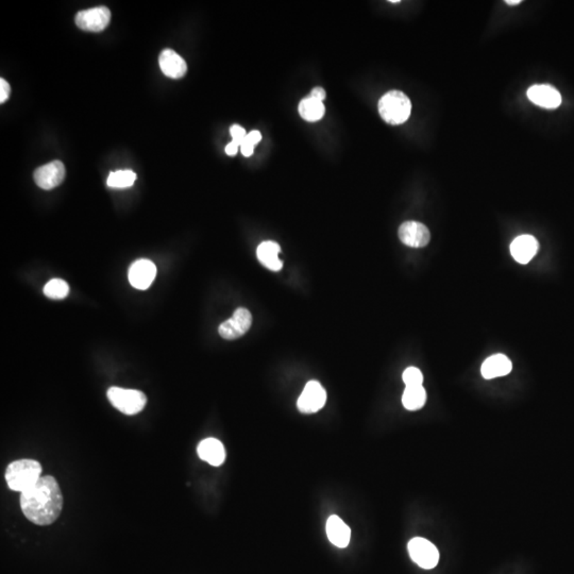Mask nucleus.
<instances>
[{"mask_svg":"<svg viewBox=\"0 0 574 574\" xmlns=\"http://www.w3.org/2000/svg\"><path fill=\"white\" fill-rule=\"evenodd\" d=\"M252 325V315L247 309L240 307L233 313V316L220 325L218 332L222 338L233 341L240 338L249 331Z\"/></svg>","mask_w":574,"mask_h":574,"instance_id":"0eeeda50","label":"nucleus"},{"mask_svg":"<svg viewBox=\"0 0 574 574\" xmlns=\"http://www.w3.org/2000/svg\"><path fill=\"white\" fill-rule=\"evenodd\" d=\"M311 97L319 100V102H323L325 98V90L323 88H319V86L314 88L311 92Z\"/></svg>","mask_w":574,"mask_h":574,"instance_id":"bb28decb","label":"nucleus"},{"mask_svg":"<svg viewBox=\"0 0 574 574\" xmlns=\"http://www.w3.org/2000/svg\"><path fill=\"white\" fill-rule=\"evenodd\" d=\"M281 251L279 244L275 242H262L256 250V256H258V261L262 265L265 266L268 269L272 271H279L282 269L281 260L279 258V253Z\"/></svg>","mask_w":574,"mask_h":574,"instance_id":"a211bd4d","label":"nucleus"},{"mask_svg":"<svg viewBox=\"0 0 574 574\" xmlns=\"http://www.w3.org/2000/svg\"><path fill=\"white\" fill-rule=\"evenodd\" d=\"M240 147V144L236 143V142L232 141L230 144H228L226 147V153L228 155H236L238 153V148Z\"/></svg>","mask_w":574,"mask_h":574,"instance_id":"cd10ccee","label":"nucleus"},{"mask_svg":"<svg viewBox=\"0 0 574 574\" xmlns=\"http://www.w3.org/2000/svg\"><path fill=\"white\" fill-rule=\"evenodd\" d=\"M65 166L61 161H53L39 167L35 171V181L41 189H49L59 186L65 179Z\"/></svg>","mask_w":574,"mask_h":574,"instance_id":"1a4fd4ad","label":"nucleus"},{"mask_svg":"<svg viewBox=\"0 0 574 574\" xmlns=\"http://www.w3.org/2000/svg\"><path fill=\"white\" fill-rule=\"evenodd\" d=\"M160 67L165 76L171 79H181L187 72V65L184 59L181 58L177 52L171 49L162 51L159 58Z\"/></svg>","mask_w":574,"mask_h":574,"instance_id":"4468645a","label":"nucleus"},{"mask_svg":"<svg viewBox=\"0 0 574 574\" xmlns=\"http://www.w3.org/2000/svg\"><path fill=\"white\" fill-rule=\"evenodd\" d=\"M411 112V100L400 90L386 93L379 102V113L390 125H401L410 118Z\"/></svg>","mask_w":574,"mask_h":574,"instance_id":"7ed1b4c3","label":"nucleus"},{"mask_svg":"<svg viewBox=\"0 0 574 574\" xmlns=\"http://www.w3.org/2000/svg\"><path fill=\"white\" fill-rule=\"evenodd\" d=\"M427 402V392L423 386L406 388L402 397V403L408 411H417L425 406Z\"/></svg>","mask_w":574,"mask_h":574,"instance_id":"aec40b11","label":"nucleus"},{"mask_svg":"<svg viewBox=\"0 0 574 574\" xmlns=\"http://www.w3.org/2000/svg\"><path fill=\"white\" fill-rule=\"evenodd\" d=\"M10 93H11V88L9 84L5 79H0V102L5 104L10 97Z\"/></svg>","mask_w":574,"mask_h":574,"instance_id":"393cba45","label":"nucleus"},{"mask_svg":"<svg viewBox=\"0 0 574 574\" xmlns=\"http://www.w3.org/2000/svg\"><path fill=\"white\" fill-rule=\"evenodd\" d=\"M327 401V392L317 381H309L298 399V410L303 414L321 411Z\"/></svg>","mask_w":574,"mask_h":574,"instance_id":"6e6552de","label":"nucleus"},{"mask_svg":"<svg viewBox=\"0 0 574 574\" xmlns=\"http://www.w3.org/2000/svg\"><path fill=\"white\" fill-rule=\"evenodd\" d=\"M262 140V134L261 132L258 131V130H254V131L250 132V133L247 134V136L245 137L244 142L242 143L249 144L251 146H256V144L260 143Z\"/></svg>","mask_w":574,"mask_h":574,"instance_id":"a878e982","label":"nucleus"},{"mask_svg":"<svg viewBox=\"0 0 574 574\" xmlns=\"http://www.w3.org/2000/svg\"><path fill=\"white\" fill-rule=\"evenodd\" d=\"M400 240L412 248L425 247L431 240L429 229L418 222H406L399 228Z\"/></svg>","mask_w":574,"mask_h":574,"instance_id":"9d476101","label":"nucleus"},{"mask_svg":"<svg viewBox=\"0 0 574 574\" xmlns=\"http://www.w3.org/2000/svg\"><path fill=\"white\" fill-rule=\"evenodd\" d=\"M253 146L249 145V144L242 143L240 145V150H242V155L245 157H251L253 155Z\"/></svg>","mask_w":574,"mask_h":574,"instance_id":"c85d7f7f","label":"nucleus"},{"mask_svg":"<svg viewBox=\"0 0 574 574\" xmlns=\"http://www.w3.org/2000/svg\"><path fill=\"white\" fill-rule=\"evenodd\" d=\"M513 365L510 358L504 354H495L483 363L481 372L487 380L508 376L512 372Z\"/></svg>","mask_w":574,"mask_h":574,"instance_id":"dca6fc26","label":"nucleus"},{"mask_svg":"<svg viewBox=\"0 0 574 574\" xmlns=\"http://www.w3.org/2000/svg\"><path fill=\"white\" fill-rule=\"evenodd\" d=\"M70 293V286L64 280L52 279L45 285L44 294L53 300L64 299Z\"/></svg>","mask_w":574,"mask_h":574,"instance_id":"4be33fe9","label":"nucleus"},{"mask_svg":"<svg viewBox=\"0 0 574 574\" xmlns=\"http://www.w3.org/2000/svg\"><path fill=\"white\" fill-rule=\"evenodd\" d=\"M403 382L405 383L406 388H414V386H422L423 383V376L419 369L416 367H408L403 372Z\"/></svg>","mask_w":574,"mask_h":574,"instance_id":"5701e85b","label":"nucleus"},{"mask_svg":"<svg viewBox=\"0 0 574 574\" xmlns=\"http://www.w3.org/2000/svg\"><path fill=\"white\" fill-rule=\"evenodd\" d=\"M197 453L202 461L215 467L220 466L226 459L224 445L216 439H207L201 441L197 448Z\"/></svg>","mask_w":574,"mask_h":574,"instance_id":"2eb2a0df","label":"nucleus"},{"mask_svg":"<svg viewBox=\"0 0 574 574\" xmlns=\"http://www.w3.org/2000/svg\"><path fill=\"white\" fill-rule=\"evenodd\" d=\"M390 3H399L400 1H399V0H392V1H390Z\"/></svg>","mask_w":574,"mask_h":574,"instance_id":"7c9ffc66","label":"nucleus"},{"mask_svg":"<svg viewBox=\"0 0 574 574\" xmlns=\"http://www.w3.org/2000/svg\"><path fill=\"white\" fill-rule=\"evenodd\" d=\"M298 110H299L300 116L309 122H318L323 117L325 112L323 102L314 99L311 96L300 102Z\"/></svg>","mask_w":574,"mask_h":574,"instance_id":"6ab92c4d","label":"nucleus"},{"mask_svg":"<svg viewBox=\"0 0 574 574\" xmlns=\"http://www.w3.org/2000/svg\"><path fill=\"white\" fill-rule=\"evenodd\" d=\"M329 540L338 548H346L350 542L351 530L338 516H331L327 522Z\"/></svg>","mask_w":574,"mask_h":574,"instance_id":"f3484780","label":"nucleus"},{"mask_svg":"<svg viewBox=\"0 0 574 574\" xmlns=\"http://www.w3.org/2000/svg\"><path fill=\"white\" fill-rule=\"evenodd\" d=\"M408 549L414 563L417 564L422 569H433L439 564V550L431 542L425 538H413L411 542H408Z\"/></svg>","mask_w":574,"mask_h":574,"instance_id":"39448f33","label":"nucleus"},{"mask_svg":"<svg viewBox=\"0 0 574 574\" xmlns=\"http://www.w3.org/2000/svg\"><path fill=\"white\" fill-rule=\"evenodd\" d=\"M108 399L112 405L125 415H135L143 411L147 403L144 392L136 390L110 388L108 390Z\"/></svg>","mask_w":574,"mask_h":574,"instance_id":"20e7f679","label":"nucleus"},{"mask_svg":"<svg viewBox=\"0 0 574 574\" xmlns=\"http://www.w3.org/2000/svg\"><path fill=\"white\" fill-rule=\"evenodd\" d=\"M129 282L133 287L137 289H149L157 276V267L149 260H137L134 262L129 269Z\"/></svg>","mask_w":574,"mask_h":574,"instance_id":"9b49d317","label":"nucleus"},{"mask_svg":"<svg viewBox=\"0 0 574 574\" xmlns=\"http://www.w3.org/2000/svg\"><path fill=\"white\" fill-rule=\"evenodd\" d=\"M75 21L81 30L102 32L111 21V11L104 6L92 8L79 12Z\"/></svg>","mask_w":574,"mask_h":574,"instance_id":"423d86ee","label":"nucleus"},{"mask_svg":"<svg viewBox=\"0 0 574 574\" xmlns=\"http://www.w3.org/2000/svg\"><path fill=\"white\" fill-rule=\"evenodd\" d=\"M136 175L132 171H118L108 175L106 184L113 189H126L135 182Z\"/></svg>","mask_w":574,"mask_h":574,"instance_id":"412c9836","label":"nucleus"},{"mask_svg":"<svg viewBox=\"0 0 574 574\" xmlns=\"http://www.w3.org/2000/svg\"><path fill=\"white\" fill-rule=\"evenodd\" d=\"M538 248V240L534 236L524 234L513 240L510 253L518 263L528 264L537 253Z\"/></svg>","mask_w":574,"mask_h":574,"instance_id":"ddd939ff","label":"nucleus"},{"mask_svg":"<svg viewBox=\"0 0 574 574\" xmlns=\"http://www.w3.org/2000/svg\"><path fill=\"white\" fill-rule=\"evenodd\" d=\"M528 97L533 104L544 108H556L562 104V95L548 84L530 86L528 90Z\"/></svg>","mask_w":574,"mask_h":574,"instance_id":"f8f14e48","label":"nucleus"},{"mask_svg":"<svg viewBox=\"0 0 574 574\" xmlns=\"http://www.w3.org/2000/svg\"><path fill=\"white\" fill-rule=\"evenodd\" d=\"M230 133L231 136H232V139H233L234 142L236 143L240 144L242 145V142H244L245 137L247 136V133H246V130L244 128L240 127L238 125H233L232 127L230 128Z\"/></svg>","mask_w":574,"mask_h":574,"instance_id":"b1692460","label":"nucleus"},{"mask_svg":"<svg viewBox=\"0 0 574 574\" xmlns=\"http://www.w3.org/2000/svg\"><path fill=\"white\" fill-rule=\"evenodd\" d=\"M42 465L35 459H19L8 466L5 477L11 490L23 492L41 479Z\"/></svg>","mask_w":574,"mask_h":574,"instance_id":"f03ea898","label":"nucleus"},{"mask_svg":"<svg viewBox=\"0 0 574 574\" xmlns=\"http://www.w3.org/2000/svg\"><path fill=\"white\" fill-rule=\"evenodd\" d=\"M62 490L52 475H44L21 494V512L29 522L39 526L53 524L63 510Z\"/></svg>","mask_w":574,"mask_h":574,"instance_id":"f257e3e1","label":"nucleus"},{"mask_svg":"<svg viewBox=\"0 0 574 574\" xmlns=\"http://www.w3.org/2000/svg\"><path fill=\"white\" fill-rule=\"evenodd\" d=\"M505 3H508V6H517L522 3V0H506Z\"/></svg>","mask_w":574,"mask_h":574,"instance_id":"c756f323","label":"nucleus"}]
</instances>
